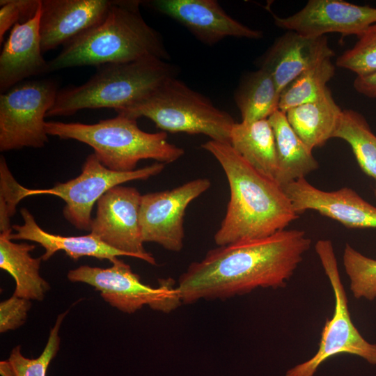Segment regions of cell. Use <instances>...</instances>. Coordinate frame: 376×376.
Wrapping results in <instances>:
<instances>
[{"instance_id": "8fae6325", "label": "cell", "mask_w": 376, "mask_h": 376, "mask_svg": "<svg viewBox=\"0 0 376 376\" xmlns=\"http://www.w3.org/2000/svg\"><path fill=\"white\" fill-rule=\"evenodd\" d=\"M207 178H197L170 190L141 196L139 222L143 242L178 252L184 244V217L189 203L210 189Z\"/></svg>"}, {"instance_id": "2e32d148", "label": "cell", "mask_w": 376, "mask_h": 376, "mask_svg": "<svg viewBox=\"0 0 376 376\" xmlns=\"http://www.w3.org/2000/svg\"><path fill=\"white\" fill-rule=\"evenodd\" d=\"M109 0H41L39 31L42 53L63 45L100 22Z\"/></svg>"}, {"instance_id": "44dd1931", "label": "cell", "mask_w": 376, "mask_h": 376, "mask_svg": "<svg viewBox=\"0 0 376 376\" xmlns=\"http://www.w3.org/2000/svg\"><path fill=\"white\" fill-rule=\"evenodd\" d=\"M342 111L327 88L318 100L294 107L285 113L292 128L313 151L333 138Z\"/></svg>"}, {"instance_id": "ac0fdd59", "label": "cell", "mask_w": 376, "mask_h": 376, "mask_svg": "<svg viewBox=\"0 0 376 376\" xmlns=\"http://www.w3.org/2000/svg\"><path fill=\"white\" fill-rule=\"evenodd\" d=\"M40 17V7L31 19L11 29L0 54L1 93L30 77L49 72L41 49Z\"/></svg>"}, {"instance_id": "8992f818", "label": "cell", "mask_w": 376, "mask_h": 376, "mask_svg": "<svg viewBox=\"0 0 376 376\" xmlns=\"http://www.w3.org/2000/svg\"><path fill=\"white\" fill-rule=\"evenodd\" d=\"M116 112L136 120L148 118L165 132L202 134L228 143L235 123L230 113L175 77L166 79L144 98Z\"/></svg>"}, {"instance_id": "cb8c5ba5", "label": "cell", "mask_w": 376, "mask_h": 376, "mask_svg": "<svg viewBox=\"0 0 376 376\" xmlns=\"http://www.w3.org/2000/svg\"><path fill=\"white\" fill-rule=\"evenodd\" d=\"M281 93L270 74L263 68L244 75L235 92L242 122L267 119L279 109Z\"/></svg>"}, {"instance_id": "7c38bea8", "label": "cell", "mask_w": 376, "mask_h": 376, "mask_svg": "<svg viewBox=\"0 0 376 376\" xmlns=\"http://www.w3.org/2000/svg\"><path fill=\"white\" fill-rule=\"evenodd\" d=\"M141 194L134 187L117 185L97 202L90 233L108 246L155 265L143 246L139 209Z\"/></svg>"}, {"instance_id": "f1b7e54d", "label": "cell", "mask_w": 376, "mask_h": 376, "mask_svg": "<svg viewBox=\"0 0 376 376\" xmlns=\"http://www.w3.org/2000/svg\"><path fill=\"white\" fill-rule=\"evenodd\" d=\"M357 38L355 45L336 59V65L357 76L376 72V22Z\"/></svg>"}, {"instance_id": "30bf717a", "label": "cell", "mask_w": 376, "mask_h": 376, "mask_svg": "<svg viewBox=\"0 0 376 376\" xmlns=\"http://www.w3.org/2000/svg\"><path fill=\"white\" fill-rule=\"evenodd\" d=\"M165 164L156 162L130 172H117L104 166L95 154H90L81 166V173L49 189H28L26 197L49 194L61 198L65 203L64 218L79 230H91V212L98 200L110 189L123 183L147 180L158 175Z\"/></svg>"}, {"instance_id": "d6a6232c", "label": "cell", "mask_w": 376, "mask_h": 376, "mask_svg": "<svg viewBox=\"0 0 376 376\" xmlns=\"http://www.w3.org/2000/svg\"><path fill=\"white\" fill-rule=\"evenodd\" d=\"M353 86L359 93L370 98L376 99V72L366 75L357 76Z\"/></svg>"}, {"instance_id": "ba28073f", "label": "cell", "mask_w": 376, "mask_h": 376, "mask_svg": "<svg viewBox=\"0 0 376 376\" xmlns=\"http://www.w3.org/2000/svg\"><path fill=\"white\" fill-rule=\"evenodd\" d=\"M108 268L81 265L71 269L68 279L94 287L111 306L133 313L147 305L152 310L169 313L178 308L182 299L172 278L160 279L152 288L141 281L130 266L117 258Z\"/></svg>"}, {"instance_id": "603a6c76", "label": "cell", "mask_w": 376, "mask_h": 376, "mask_svg": "<svg viewBox=\"0 0 376 376\" xmlns=\"http://www.w3.org/2000/svg\"><path fill=\"white\" fill-rule=\"evenodd\" d=\"M230 144L253 168L274 180L277 159L274 134L267 119L235 123Z\"/></svg>"}, {"instance_id": "484cf974", "label": "cell", "mask_w": 376, "mask_h": 376, "mask_svg": "<svg viewBox=\"0 0 376 376\" xmlns=\"http://www.w3.org/2000/svg\"><path fill=\"white\" fill-rule=\"evenodd\" d=\"M334 74L335 66L329 58L307 69L281 92L279 109L285 113L294 107L318 100L325 93L327 84Z\"/></svg>"}, {"instance_id": "277c9868", "label": "cell", "mask_w": 376, "mask_h": 376, "mask_svg": "<svg viewBox=\"0 0 376 376\" xmlns=\"http://www.w3.org/2000/svg\"><path fill=\"white\" fill-rule=\"evenodd\" d=\"M45 130L48 135L88 145L104 166L117 172L134 171L142 159L171 163L185 153L169 142L166 132H144L136 119L120 114L95 124L46 121Z\"/></svg>"}, {"instance_id": "9c48e42d", "label": "cell", "mask_w": 376, "mask_h": 376, "mask_svg": "<svg viewBox=\"0 0 376 376\" xmlns=\"http://www.w3.org/2000/svg\"><path fill=\"white\" fill-rule=\"evenodd\" d=\"M58 86L51 80L23 81L0 95V150L40 148L49 141L45 118Z\"/></svg>"}, {"instance_id": "1f68e13d", "label": "cell", "mask_w": 376, "mask_h": 376, "mask_svg": "<svg viewBox=\"0 0 376 376\" xmlns=\"http://www.w3.org/2000/svg\"><path fill=\"white\" fill-rule=\"evenodd\" d=\"M31 300L13 295L0 303V332L14 330L24 324Z\"/></svg>"}, {"instance_id": "7402d4cb", "label": "cell", "mask_w": 376, "mask_h": 376, "mask_svg": "<svg viewBox=\"0 0 376 376\" xmlns=\"http://www.w3.org/2000/svg\"><path fill=\"white\" fill-rule=\"evenodd\" d=\"M11 233V231L0 233V268L14 279L13 295L29 300L42 301L50 286L39 273L41 257L35 258L30 254L36 248L34 244L13 242Z\"/></svg>"}, {"instance_id": "5bb4252c", "label": "cell", "mask_w": 376, "mask_h": 376, "mask_svg": "<svg viewBox=\"0 0 376 376\" xmlns=\"http://www.w3.org/2000/svg\"><path fill=\"white\" fill-rule=\"evenodd\" d=\"M282 189L299 215L306 210H315L347 228H376V207L352 188L345 187L327 191L301 178Z\"/></svg>"}, {"instance_id": "4dcf8cb0", "label": "cell", "mask_w": 376, "mask_h": 376, "mask_svg": "<svg viewBox=\"0 0 376 376\" xmlns=\"http://www.w3.org/2000/svg\"><path fill=\"white\" fill-rule=\"evenodd\" d=\"M41 5V0L0 1V44L5 33L17 23L31 19Z\"/></svg>"}, {"instance_id": "f546056e", "label": "cell", "mask_w": 376, "mask_h": 376, "mask_svg": "<svg viewBox=\"0 0 376 376\" xmlns=\"http://www.w3.org/2000/svg\"><path fill=\"white\" fill-rule=\"evenodd\" d=\"M26 188L17 182L6 162L0 159V233L13 230L10 218L15 214L16 207L26 198Z\"/></svg>"}, {"instance_id": "52a82bcc", "label": "cell", "mask_w": 376, "mask_h": 376, "mask_svg": "<svg viewBox=\"0 0 376 376\" xmlns=\"http://www.w3.org/2000/svg\"><path fill=\"white\" fill-rule=\"evenodd\" d=\"M315 250L334 292V311L331 318L326 320L317 352L308 360L288 369L285 376H314L321 364L340 354L358 356L376 365V344L368 342L352 321L331 241L319 240Z\"/></svg>"}, {"instance_id": "4fadbf2b", "label": "cell", "mask_w": 376, "mask_h": 376, "mask_svg": "<svg viewBox=\"0 0 376 376\" xmlns=\"http://www.w3.org/2000/svg\"><path fill=\"white\" fill-rule=\"evenodd\" d=\"M276 26L310 38L329 33L359 37L376 22V8L341 0H309L298 12L285 17L273 14Z\"/></svg>"}, {"instance_id": "7a4b0ae2", "label": "cell", "mask_w": 376, "mask_h": 376, "mask_svg": "<svg viewBox=\"0 0 376 376\" xmlns=\"http://www.w3.org/2000/svg\"><path fill=\"white\" fill-rule=\"evenodd\" d=\"M201 147L219 162L230 188L226 212L214 237L218 246L268 237L299 218L282 187L253 168L230 143L210 139Z\"/></svg>"}, {"instance_id": "4316f807", "label": "cell", "mask_w": 376, "mask_h": 376, "mask_svg": "<svg viewBox=\"0 0 376 376\" xmlns=\"http://www.w3.org/2000/svg\"><path fill=\"white\" fill-rule=\"evenodd\" d=\"M68 311L58 315L54 327L51 329L47 343L42 354L36 359L23 356L21 346L14 347L8 361H1L2 376H47L48 367L56 355L61 339L59 329Z\"/></svg>"}, {"instance_id": "6da1fadb", "label": "cell", "mask_w": 376, "mask_h": 376, "mask_svg": "<svg viewBox=\"0 0 376 376\" xmlns=\"http://www.w3.org/2000/svg\"><path fill=\"white\" fill-rule=\"evenodd\" d=\"M311 243L304 230L285 229L212 249L180 276L177 287L182 304L224 299L258 288H283Z\"/></svg>"}, {"instance_id": "5b68a950", "label": "cell", "mask_w": 376, "mask_h": 376, "mask_svg": "<svg viewBox=\"0 0 376 376\" xmlns=\"http://www.w3.org/2000/svg\"><path fill=\"white\" fill-rule=\"evenodd\" d=\"M175 75L173 65L159 58L105 64L84 84L58 90L46 117L71 116L85 109L118 111L144 98Z\"/></svg>"}, {"instance_id": "d4e9b609", "label": "cell", "mask_w": 376, "mask_h": 376, "mask_svg": "<svg viewBox=\"0 0 376 376\" xmlns=\"http://www.w3.org/2000/svg\"><path fill=\"white\" fill-rule=\"evenodd\" d=\"M333 138L346 141L352 148L361 170L374 179L376 201V135L364 116L351 109H343Z\"/></svg>"}, {"instance_id": "3957f363", "label": "cell", "mask_w": 376, "mask_h": 376, "mask_svg": "<svg viewBox=\"0 0 376 376\" xmlns=\"http://www.w3.org/2000/svg\"><path fill=\"white\" fill-rule=\"evenodd\" d=\"M137 0H115L104 17L75 36L48 61L49 72L147 58L169 59L159 33L143 18Z\"/></svg>"}, {"instance_id": "d6986e66", "label": "cell", "mask_w": 376, "mask_h": 376, "mask_svg": "<svg viewBox=\"0 0 376 376\" xmlns=\"http://www.w3.org/2000/svg\"><path fill=\"white\" fill-rule=\"evenodd\" d=\"M20 213L23 224L12 226L16 233H11L10 239L29 240L40 244L45 249L44 254L40 256L42 261L48 260L59 251H65L74 260L83 256H90L99 260L107 259L113 263L118 256H129L126 253L108 246L91 233L81 236H62L49 233L39 226L26 208L22 207Z\"/></svg>"}, {"instance_id": "e0dca14e", "label": "cell", "mask_w": 376, "mask_h": 376, "mask_svg": "<svg viewBox=\"0 0 376 376\" xmlns=\"http://www.w3.org/2000/svg\"><path fill=\"white\" fill-rule=\"evenodd\" d=\"M334 56L326 36L310 38L288 31L278 37L263 54L259 68L270 74L281 93L303 72Z\"/></svg>"}, {"instance_id": "83f0119b", "label": "cell", "mask_w": 376, "mask_h": 376, "mask_svg": "<svg viewBox=\"0 0 376 376\" xmlns=\"http://www.w3.org/2000/svg\"><path fill=\"white\" fill-rule=\"evenodd\" d=\"M343 264L354 297L374 300L376 298V260L364 256L346 244Z\"/></svg>"}, {"instance_id": "ffe728a7", "label": "cell", "mask_w": 376, "mask_h": 376, "mask_svg": "<svg viewBox=\"0 0 376 376\" xmlns=\"http://www.w3.org/2000/svg\"><path fill=\"white\" fill-rule=\"evenodd\" d=\"M268 120L272 127L276 145L277 169L274 181L283 187L305 177L319 167L311 151L301 140L279 109Z\"/></svg>"}, {"instance_id": "9a60e30c", "label": "cell", "mask_w": 376, "mask_h": 376, "mask_svg": "<svg viewBox=\"0 0 376 376\" xmlns=\"http://www.w3.org/2000/svg\"><path fill=\"white\" fill-rule=\"evenodd\" d=\"M148 3L182 24L198 40L208 45L227 37L248 39L263 37L262 31L233 19L214 0H152Z\"/></svg>"}]
</instances>
